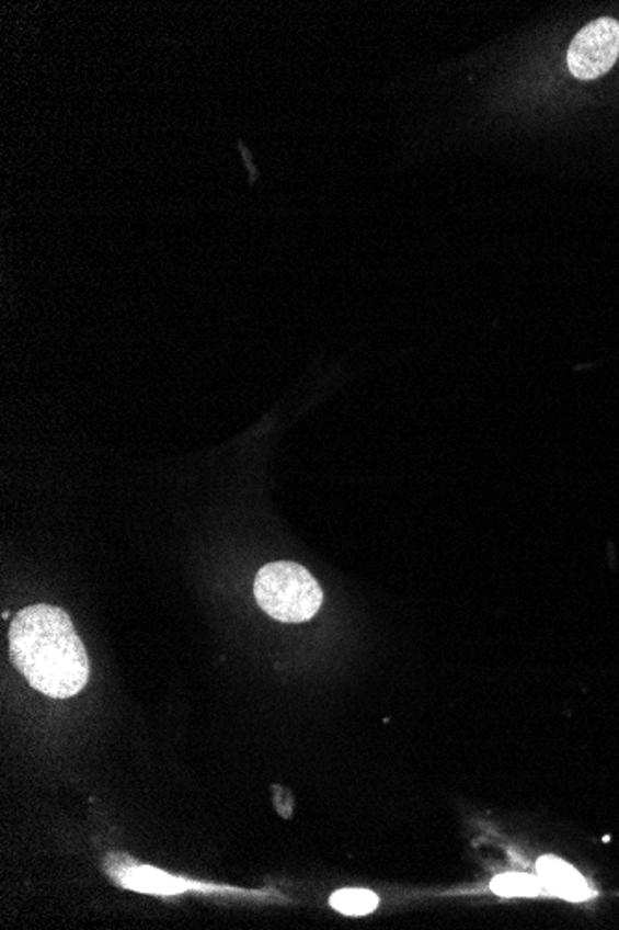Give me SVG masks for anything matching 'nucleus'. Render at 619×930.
Returning a JSON list of instances; mask_svg holds the SVG:
<instances>
[{
    "mask_svg": "<svg viewBox=\"0 0 619 930\" xmlns=\"http://www.w3.org/2000/svg\"><path fill=\"white\" fill-rule=\"evenodd\" d=\"M254 599L267 615L280 623L310 621L323 604V591L307 568L277 562L260 568L254 580Z\"/></svg>",
    "mask_w": 619,
    "mask_h": 930,
    "instance_id": "nucleus-2",
    "label": "nucleus"
},
{
    "mask_svg": "<svg viewBox=\"0 0 619 930\" xmlns=\"http://www.w3.org/2000/svg\"><path fill=\"white\" fill-rule=\"evenodd\" d=\"M119 882L121 886L133 892L151 895H179L187 889L197 888L193 882L169 875L165 871L154 870L149 865L125 867L119 873Z\"/></svg>",
    "mask_w": 619,
    "mask_h": 930,
    "instance_id": "nucleus-4",
    "label": "nucleus"
},
{
    "mask_svg": "<svg viewBox=\"0 0 619 930\" xmlns=\"http://www.w3.org/2000/svg\"><path fill=\"white\" fill-rule=\"evenodd\" d=\"M619 56V23L597 19L573 37L568 49V67L578 80H594L612 69Z\"/></svg>",
    "mask_w": 619,
    "mask_h": 930,
    "instance_id": "nucleus-3",
    "label": "nucleus"
},
{
    "mask_svg": "<svg viewBox=\"0 0 619 930\" xmlns=\"http://www.w3.org/2000/svg\"><path fill=\"white\" fill-rule=\"evenodd\" d=\"M331 906L345 916H366L379 906V897L369 889L345 888L331 895Z\"/></svg>",
    "mask_w": 619,
    "mask_h": 930,
    "instance_id": "nucleus-6",
    "label": "nucleus"
},
{
    "mask_svg": "<svg viewBox=\"0 0 619 930\" xmlns=\"http://www.w3.org/2000/svg\"><path fill=\"white\" fill-rule=\"evenodd\" d=\"M490 888L493 894L501 897H535L541 894L540 878L535 876L524 875V873H506V875L495 876L490 882Z\"/></svg>",
    "mask_w": 619,
    "mask_h": 930,
    "instance_id": "nucleus-7",
    "label": "nucleus"
},
{
    "mask_svg": "<svg viewBox=\"0 0 619 930\" xmlns=\"http://www.w3.org/2000/svg\"><path fill=\"white\" fill-rule=\"evenodd\" d=\"M540 881L549 892L568 900H584L589 897V888L583 876L554 857H543L536 864Z\"/></svg>",
    "mask_w": 619,
    "mask_h": 930,
    "instance_id": "nucleus-5",
    "label": "nucleus"
},
{
    "mask_svg": "<svg viewBox=\"0 0 619 930\" xmlns=\"http://www.w3.org/2000/svg\"><path fill=\"white\" fill-rule=\"evenodd\" d=\"M10 656L32 688L50 699H71L90 680V659L71 616L56 605L19 611L10 626Z\"/></svg>",
    "mask_w": 619,
    "mask_h": 930,
    "instance_id": "nucleus-1",
    "label": "nucleus"
}]
</instances>
